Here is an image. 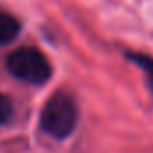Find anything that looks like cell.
I'll use <instances>...</instances> for the list:
<instances>
[{
	"label": "cell",
	"instance_id": "cell-1",
	"mask_svg": "<svg viewBox=\"0 0 153 153\" xmlns=\"http://www.w3.org/2000/svg\"><path fill=\"white\" fill-rule=\"evenodd\" d=\"M76 123H78V105L75 98L66 91L53 93L46 100L39 116L41 130L57 141L70 137Z\"/></svg>",
	"mask_w": 153,
	"mask_h": 153
},
{
	"label": "cell",
	"instance_id": "cell-2",
	"mask_svg": "<svg viewBox=\"0 0 153 153\" xmlns=\"http://www.w3.org/2000/svg\"><path fill=\"white\" fill-rule=\"evenodd\" d=\"M9 73L18 80L32 85H43L52 76V64L45 53L34 46H22L5 59Z\"/></svg>",
	"mask_w": 153,
	"mask_h": 153
},
{
	"label": "cell",
	"instance_id": "cell-5",
	"mask_svg": "<svg viewBox=\"0 0 153 153\" xmlns=\"http://www.w3.org/2000/svg\"><path fill=\"white\" fill-rule=\"evenodd\" d=\"M14 114V107H13V102L5 96V94H0V126H4L5 123H9V119Z\"/></svg>",
	"mask_w": 153,
	"mask_h": 153
},
{
	"label": "cell",
	"instance_id": "cell-4",
	"mask_svg": "<svg viewBox=\"0 0 153 153\" xmlns=\"http://www.w3.org/2000/svg\"><path fill=\"white\" fill-rule=\"evenodd\" d=\"M126 59L130 62H134L135 66H139L144 75H146V82H148V87L153 93V57L152 55H146V53H137V52H126Z\"/></svg>",
	"mask_w": 153,
	"mask_h": 153
},
{
	"label": "cell",
	"instance_id": "cell-3",
	"mask_svg": "<svg viewBox=\"0 0 153 153\" xmlns=\"http://www.w3.org/2000/svg\"><path fill=\"white\" fill-rule=\"evenodd\" d=\"M22 23L9 13L0 11V46H5L18 38Z\"/></svg>",
	"mask_w": 153,
	"mask_h": 153
}]
</instances>
